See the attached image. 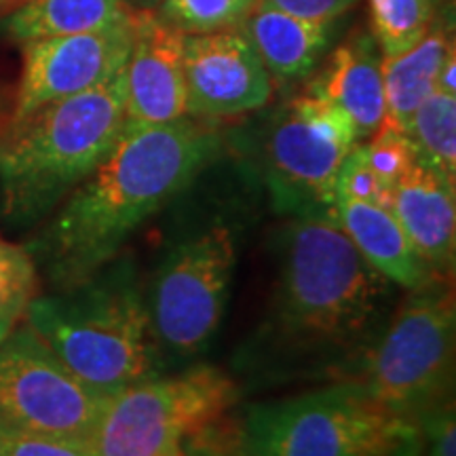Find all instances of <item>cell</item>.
<instances>
[{"label": "cell", "instance_id": "cell-1", "mask_svg": "<svg viewBox=\"0 0 456 456\" xmlns=\"http://www.w3.org/2000/svg\"><path fill=\"white\" fill-rule=\"evenodd\" d=\"M269 313L245 357L266 376L351 379L391 317L393 285L359 254L336 216H300L277 239ZM345 380V379H340Z\"/></svg>", "mask_w": 456, "mask_h": 456}, {"label": "cell", "instance_id": "cell-2", "mask_svg": "<svg viewBox=\"0 0 456 456\" xmlns=\"http://www.w3.org/2000/svg\"><path fill=\"white\" fill-rule=\"evenodd\" d=\"M220 151L208 121L184 117L125 127L108 157L26 245L37 269L66 289L104 269L148 220L191 186Z\"/></svg>", "mask_w": 456, "mask_h": 456}, {"label": "cell", "instance_id": "cell-3", "mask_svg": "<svg viewBox=\"0 0 456 456\" xmlns=\"http://www.w3.org/2000/svg\"><path fill=\"white\" fill-rule=\"evenodd\" d=\"M21 322L100 397L157 376L144 289L131 256L118 254L85 281L37 296Z\"/></svg>", "mask_w": 456, "mask_h": 456}, {"label": "cell", "instance_id": "cell-4", "mask_svg": "<svg viewBox=\"0 0 456 456\" xmlns=\"http://www.w3.org/2000/svg\"><path fill=\"white\" fill-rule=\"evenodd\" d=\"M127 127L125 68L98 87L51 102L0 131V208L13 224L53 212Z\"/></svg>", "mask_w": 456, "mask_h": 456}, {"label": "cell", "instance_id": "cell-5", "mask_svg": "<svg viewBox=\"0 0 456 456\" xmlns=\"http://www.w3.org/2000/svg\"><path fill=\"white\" fill-rule=\"evenodd\" d=\"M245 456H423L419 420L357 380L254 403L243 416Z\"/></svg>", "mask_w": 456, "mask_h": 456}, {"label": "cell", "instance_id": "cell-6", "mask_svg": "<svg viewBox=\"0 0 456 456\" xmlns=\"http://www.w3.org/2000/svg\"><path fill=\"white\" fill-rule=\"evenodd\" d=\"M454 289L448 277H433L410 289L391 313L351 380L362 383L389 408L419 420L454 399Z\"/></svg>", "mask_w": 456, "mask_h": 456}, {"label": "cell", "instance_id": "cell-7", "mask_svg": "<svg viewBox=\"0 0 456 456\" xmlns=\"http://www.w3.org/2000/svg\"><path fill=\"white\" fill-rule=\"evenodd\" d=\"M237 248L235 222L222 216L169 243L144 294L159 357L188 362L212 345L231 296Z\"/></svg>", "mask_w": 456, "mask_h": 456}, {"label": "cell", "instance_id": "cell-8", "mask_svg": "<svg viewBox=\"0 0 456 456\" xmlns=\"http://www.w3.org/2000/svg\"><path fill=\"white\" fill-rule=\"evenodd\" d=\"M239 387L216 366L151 376L108 397L91 456H182L237 403Z\"/></svg>", "mask_w": 456, "mask_h": 456}, {"label": "cell", "instance_id": "cell-9", "mask_svg": "<svg viewBox=\"0 0 456 456\" xmlns=\"http://www.w3.org/2000/svg\"><path fill=\"white\" fill-rule=\"evenodd\" d=\"M359 142L338 106L305 89L273 114L262 140V169L273 208L292 218L336 216V178Z\"/></svg>", "mask_w": 456, "mask_h": 456}, {"label": "cell", "instance_id": "cell-10", "mask_svg": "<svg viewBox=\"0 0 456 456\" xmlns=\"http://www.w3.org/2000/svg\"><path fill=\"white\" fill-rule=\"evenodd\" d=\"M106 402L74 379L24 322L0 342V427L87 446Z\"/></svg>", "mask_w": 456, "mask_h": 456}, {"label": "cell", "instance_id": "cell-11", "mask_svg": "<svg viewBox=\"0 0 456 456\" xmlns=\"http://www.w3.org/2000/svg\"><path fill=\"white\" fill-rule=\"evenodd\" d=\"M140 9L131 7L121 20L102 30L41 38L24 43V66L17 83L9 123L51 102L98 87L127 64Z\"/></svg>", "mask_w": 456, "mask_h": 456}, {"label": "cell", "instance_id": "cell-12", "mask_svg": "<svg viewBox=\"0 0 456 456\" xmlns=\"http://www.w3.org/2000/svg\"><path fill=\"white\" fill-rule=\"evenodd\" d=\"M188 117L231 118L260 110L273 98V78L239 26L186 34Z\"/></svg>", "mask_w": 456, "mask_h": 456}, {"label": "cell", "instance_id": "cell-13", "mask_svg": "<svg viewBox=\"0 0 456 456\" xmlns=\"http://www.w3.org/2000/svg\"><path fill=\"white\" fill-rule=\"evenodd\" d=\"M184 38L186 34L159 11L140 9L125 64L127 127H148L188 117Z\"/></svg>", "mask_w": 456, "mask_h": 456}, {"label": "cell", "instance_id": "cell-14", "mask_svg": "<svg viewBox=\"0 0 456 456\" xmlns=\"http://www.w3.org/2000/svg\"><path fill=\"white\" fill-rule=\"evenodd\" d=\"M452 182L414 161L391 186L387 209L436 277H452L456 260V192Z\"/></svg>", "mask_w": 456, "mask_h": 456}, {"label": "cell", "instance_id": "cell-15", "mask_svg": "<svg viewBox=\"0 0 456 456\" xmlns=\"http://www.w3.org/2000/svg\"><path fill=\"white\" fill-rule=\"evenodd\" d=\"M305 89L340 108L355 125L359 142L385 121L383 55L372 34H353L334 49L326 68Z\"/></svg>", "mask_w": 456, "mask_h": 456}, {"label": "cell", "instance_id": "cell-16", "mask_svg": "<svg viewBox=\"0 0 456 456\" xmlns=\"http://www.w3.org/2000/svg\"><path fill=\"white\" fill-rule=\"evenodd\" d=\"M334 214L359 254L395 288L410 292L436 277L416 254L412 241L395 216L383 205L336 197Z\"/></svg>", "mask_w": 456, "mask_h": 456}, {"label": "cell", "instance_id": "cell-17", "mask_svg": "<svg viewBox=\"0 0 456 456\" xmlns=\"http://www.w3.org/2000/svg\"><path fill=\"white\" fill-rule=\"evenodd\" d=\"M239 28L273 81L292 83L306 78L328 47V24L300 20L271 7L265 0H254Z\"/></svg>", "mask_w": 456, "mask_h": 456}, {"label": "cell", "instance_id": "cell-18", "mask_svg": "<svg viewBox=\"0 0 456 456\" xmlns=\"http://www.w3.org/2000/svg\"><path fill=\"white\" fill-rule=\"evenodd\" d=\"M450 49H454V37L446 26L433 21L429 32L414 47L399 55L383 57L387 106L383 125L406 134L416 108L436 91L437 74Z\"/></svg>", "mask_w": 456, "mask_h": 456}, {"label": "cell", "instance_id": "cell-19", "mask_svg": "<svg viewBox=\"0 0 456 456\" xmlns=\"http://www.w3.org/2000/svg\"><path fill=\"white\" fill-rule=\"evenodd\" d=\"M127 0H30L3 17V34L15 43L72 37L102 30L121 20Z\"/></svg>", "mask_w": 456, "mask_h": 456}, {"label": "cell", "instance_id": "cell-20", "mask_svg": "<svg viewBox=\"0 0 456 456\" xmlns=\"http://www.w3.org/2000/svg\"><path fill=\"white\" fill-rule=\"evenodd\" d=\"M406 135L416 161L456 184V95L433 91L410 118Z\"/></svg>", "mask_w": 456, "mask_h": 456}, {"label": "cell", "instance_id": "cell-21", "mask_svg": "<svg viewBox=\"0 0 456 456\" xmlns=\"http://www.w3.org/2000/svg\"><path fill=\"white\" fill-rule=\"evenodd\" d=\"M370 30L380 55L414 47L436 21L433 0H368Z\"/></svg>", "mask_w": 456, "mask_h": 456}, {"label": "cell", "instance_id": "cell-22", "mask_svg": "<svg viewBox=\"0 0 456 456\" xmlns=\"http://www.w3.org/2000/svg\"><path fill=\"white\" fill-rule=\"evenodd\" d=\"M38 296V269L21 245L0 239V342L26 315Z\"/></svg>", "mask_w": 456, "mask_h": 456}, {"label": "cell", "instance_id": "cell-23", "mask_svg": "<svg viewBox=\"0 0 456 456\" xmlns=\"http://www.w3.org/2000/svg\"><path fill=\"white\" fill-rule=\"evenodd\" d=\"M254 0H161L165 20L184 34H203L239 26Z\"/></svg>", "mask_w": 456, "mask_h": 456}, {"label": "cell", "instance_id": "cell-24", "mask_svg": "<svg viewBox=\"0 0 456 456\" xmlns=\"http://www.w3.org/2000/svg\"><path fill=\"white\" fill-rule=\"evenodd\" d=\"M362 148L370 169L383 182L387 191H391L399 175L416 161L408 135L387 125H380L366 142H362Z\"/></svg>", "mask_w": 456, "mask_h": 456}, {"label": "cell", "instance_id": "cell-25", "mask_svg": "<svg viewBox=\"0 0 456 456\" xmlns=\"http://www.w3.org/2000/svg\"><path fill=\"white\" fill-rule=\"evenodd\" d=\"M336 197H351L359 199V201H372L387 208L389 191L383 186V182L376 178L374 171L370 169L366 155H363L362 142H357V144L351 148V152L340 165L338 178H336Z\"/></svg>", "mask_w": 456, "mask_h": 456}, {"label": "cell", "instance_id": "cell-26", "mask_svg": "<svg viewBox=\"0 0 456 456\" xmlns=\"http://www.w3.org/2000/svg\"><path fill=\"white\" fill-rule=\"evenodd\" d=\"M0 456H91L83 444L0 427Z\"/></svg>", "mask_w": 456, "mask_h": 456}, {"label": "cell", "instance_id": "cell-27", "mask_svg": "<svg viewBox=\"0 0 456 456\" xmlns=\"http://www.w3.org/2000/svg\"><path fill=\"white\" fill-rule=\"evenodd\" d=\"M427 456H456L454 399L429 410L419 419Z\"/></svg>", "mask_w": 456, "mask_h": 456}, {"label": "cell", "instance_id": "cell-28", "mask_svg": "<svg viewBox=\"0 0 456 456\" xmlns=\"http://www.w3.org/2000/svg\"><path fill=\"white\" fill-rule=\"evenodd\" d=\"M265 3L300 20L330 26V21L338 20L342 13L355 7L357 0H265Z\"/></svg>", "mask_w": 456, "mask_h": 456}, {"label": "cell", "instance_id": "cell-29", "mask_svg": "<svg viewBox=\"0 0 456 456\" xmlns=\"http://www.w3.org/2000/svg\"><path fill=\"white\" fill-rule=\"evenodd\" d=\"M212 431H208L205 436L199 437V440L182 456H245L241 446H239V437L232 446H226V444L216 440Z\"/></svg>", "mask_w": 456, "mask_h": 456}, {"label": "cell", "instance_id": "cell-30", "mask_svg": "<svg viewBox=\"0 0 456 456\" xmlns=\"http://www.w3.org/2000/svg\"><path fill=\"white\" fill-rule=\"evenodd\" d=\"M454 72H456V51L450 49V53L444 60L442 70L437 74V91H444V94H452L456 95V81H454Z\"/></svg>", "mask_w": 456, "mask_h": 456}, {"label": "cell", "instance_id": "cell-31", "mask_svg": "<svg viewBox=\"0 0 456 456\" xmlns=\"http://www.w3.org/2000/svg\"><path fill=\"white\" fill-rule=\"evenodd\" d=\"M11 106H13V98H9V94L0 87V131L7 127L11 118Z\"/></svg>", "mask_w": 456, "mask_h": 456}, {"label": "cell", "instance_id": "cell-32", "mask_svg": "<svg viewBox=\"0 0 456 456\" xmlns=\"http://www.w3.org/2000/svg\"><path fill=\"white\" fill-rule=\"evenodd\" d=\"M30 3V0H0V20L7 17L9 13H13L15 9H20L21 4Z\"/></svg>", "mask_w": 456, "mask_h": 456}]
</instances>
